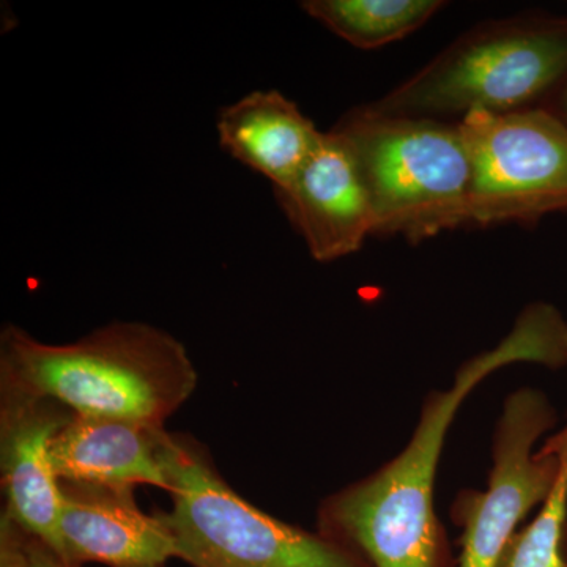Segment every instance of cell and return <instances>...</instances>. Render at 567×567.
<instances>
[{
  "instance_id": "6da1fadb",
  "label": "cell",
  "mask_w": 567,
  "mask_h": 567,
  "mask_svg": "<svg viewBox=\"0 0 567 567\" xmlns=\"http://www.w3.org/2000/svg\"><path fill=\"white\" fill-rule=\"evenodd\" d=\"M517 363L567 365V320L554 305H529L498 346L457 369L453 385L425 395L401 453L324 502V536L361 554L371 567H443L446 543L435 483L447 432L484 380Z\"/></svg>"
},
{
  "instance_id": "7a4b0ae2",
  "label": "cell",
  "mask_w": 567,
  "mask_h": 567,
  "mask_svg": "<svg viewBox=\"0 0 567 567\" xmlns=\"http://www.w3.org/2000/svg\"><path fill=\"white\" fill-rule=\"evenodd\" d=\"M3 377L21 398L54 399L76 415L158 425L188 399L196 371L185 347L145 323H112L73 344L2 334Z\"/></svg>"
},
{
  "instance_id": "3957f363",
  "label": "cell",
  "mask_w": 567,
  "mask_h": 567,
  "mask_svg": "<svg viewBox=\"0 0 567 567\" xmlns=\"http://www.w3.org/2000/svg\"><path fill=\"white\" fill-rule=\"evenodd\" d=\"M567 78V17L533 13L484 22L410 80L369 104L401 117L439 118L536 107Z\"/></svg>"
},
{
  "instance_id": "277c9868",
  "label": "cell",
  "mask_w": 567,
  "mask_h": 567,
  "mask_svg": "<svg viewBox=\"0 0 567 567\" xmlns=\"http://www.w3.org/2000/svg\"><path fill=\"white\" fill-rule=\"evenodd\" d=\"M334 130L360 164L374 235H399L416 245L470 223L472 167L458 125L363 106Z\"/></svg>"
},
{
  "instance_id": "5b68a950",
  "label": "cell",
  "mask_w": 567,
  "mask_h": 567,
  "mask_svg": "<svg viewBox=\"0 0 567 567\" xmlns=\"http://www.w3.org/2000/svg\"><path fill=\"white\" fill-rule=\"evenodd\" d=\"M159 461L174 498L162 517L177 557L193 567H371L344 544L249 505L194 447L166 432Z\"/></svg>"
},
{
  "instance_id": "8992f818",
  "label": "cell",
  "mask_w": 567,
  "mask_h": 567,
  "mask_svg": "<svg viewBox=\"0 0 567 567\" xmlns=\"http://www.w3.org/2000/svg\"><path fill=\"white\" fill-rule=\"evenodd\" d=\"M457 125L472 167L470 223L532 224L567 213V123L554 111H475Z\"/></svg>"
},
{
  "instance_id": "52a82bcc",
  "label": "cell",
  "mask_w": 567,
  "mask_h": 567,
  "mask_svg": "<svg viewBox=\"0 0 567 567\" xmlns=\"http://www.w3.org/2000/svg\"><path fill=\"white\" fill-rule=\"evenodd\" d=\"M557 423V409L544 391L522 386L507 395L492 440L487 488H466L454 499V522L462 528L458 567H499L522 522L544 505L558 462L536 446Z\"/></svg>"
},
{
  "instance_id": "ba28073f",
  "label": "cell",
  "mask_w": 567,
  "mask_h": 567,
  "mask_svg": "<svg viewBox=\"0 0 567 567\" xmlns=\"http://www.w3.org/2000/svg\"><path fill=\"white\" fill-rule=\"evenodd\" d=\"M276 197L317 262L360 251L375 234L374 210L363 173L349 142L331 130L293 181Z\"/></svg>"
},
{
  "instance_id": "9c48e42d",
  "label": "cell",
  "mask_w": 567,
  "mask_h": 567,
  "mask_svg": "<svg viewBox=\"0 0 567 567\" xmlns=\"http://www.w3.org/2000/svg\"><path fill=\"white\" fill-rule=\"evenodd\" d=\"M59 535L63 561L111 567H159L177 557L173 533L162 516H145L132 487L61 481Z\"/></svg>"
},
{
  "instance_id": "30bf717a",
  "label": "cell",
  "mask_w": 567,
  "mask_h": 567,
  "mask_svg": "<svg viewBox=\"0 0 567 567\" xmlns=\"http://www.w3.org/2000/svg\"><path fill=\"white\" fill-rule=\"evenodd\" d=\"M66 421L48 409L43 399L20 398L6 413L2 427L9 516L61 559V480L52 466L51 442Z\"/></svg>"
},
{
  "instance_id": "8fae6325",
  "label": "cell",
  "mask_w": 567,
  "mask_h": 567,
  "mask_svg": "<svg viewBox=\"0 0 567 567\" xmlns=\"http://www.w3.org/2000/svg\"><path fill=\"white\" fill-rule=\"evenodd\" d=\"M158 425L74 415L51 442L55 475L66 483L107 487L136 484L169 491L162 461Z\"/></svg>"
},
{
  "instance_id": "7c38bea8",
  "label": "cell",
  "mask_w": 567,
  "mask_h": 567,
  "mask_svg": "<svg viewBox=\"0 0 567 567\" xmlns=\"http://www.w3.org/2000/svg\"><path fill=\"white\" fill-rule=\"evenodd\" d=\"M219 145L281 189L316 151L322 132L278 91L248 93L219 112Z\"/></svg>"
},
{
  "instance_id": "4fadbf2b",
  "label": "cell",
  "mask_w": 567,
  "mask_h": 567,
  "mask_svg": "<svg viewBox=\"0 0 567 567\" xmlns=\"http://www.w3.org/2000/svg\"><path fill=\"white\" fill-rule=\"evenodd\" d=\"M440 0H306L301 9L358 50H377L423 28Z\"/></svg>"
},
{
  "instance_id": "5bb4252c",
  "label": "cell",
  "mask_w": 567,
  "mask_h": 567,
  "mask_svg": "<svg viewBox=\"0 0 567 567\" xmlns=\"http://www.w3.org/2000/svg\"><path fill=\"white\" fill-rule=\"evenodd\" d=\"M539 450L557 458V480L536 517L514 536L499 567H567L561 550L567 525V421Z\"/></svg>"
},
{
  "instance_id": "9a60e30c",
  "label": "cell",
  "mask_w": 567,
  "mask_h": 567,
  "mask_svg": "<svg viewBox=\"0 0 567 567\" xmlns=\"http://www.w3.org/2000/svg\"><path fill=\"white\" fill-rule=\"evenodd\" d=\"M2 567H71L43 543L3 546Z\"/></svg>"
},
{
  "instance_id": "2e32d148",
  "label": "cell",
  "mask_w": 567,
  "mask_h": 567,
  "mask_svg": "<svg viewBox=\"0 0 567 567\" xmlns=\"http://www.w3.org/2000/svg\"><path fill=\"white\" fill-rule=\"evenodd\" d=\"M557 107H551V111L558 115L561 121L567 123V78L563 82L561 87L557 91Z\"/></svg>"
},
{
  "instance_id": "e0dca14e",
  "label": "cell",
  "mask_w": 567,
  "mask_h": 567,
  "mask_svg": "<svg viewBox=\"0 0 567 567\" xmlns=\"http://www.w3.org/2000/svg\"><path fill=\"white\" fill-rule=\"evenodd\" d=\"M561 550H563V557H565V561H566V565H567V525H566V528H565V535H563Z\"/></svg>"
}]
</instances>
